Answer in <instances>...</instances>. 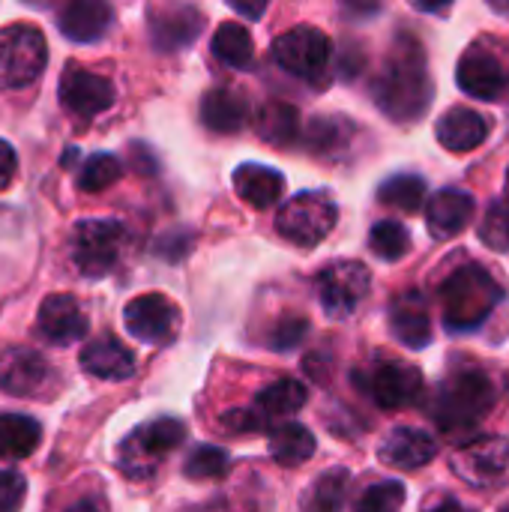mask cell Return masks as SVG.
Segmentation results:
<instances>
[{
    "label": "cell",
    "mask_w": 509,
    "mask_h": 512,
    "mask_svg": "<svg viewBox=\"0 0 509 512\" xmlns=\"http://www.w3.org/2000/svg\"><path fill=\"white\" fill-rule=\"evenodd\" d=\"M432 93L435 87H432L426 51L420 39L402 33L372 81V99L387 117H393L396 123H408V120H420L429 111Z\"/></svg>",
    "instance_id": "cell-1"
},
{
    "label": "cell",
    "mask_w": 509,
    "mask_h": 512,
    "mask_svg": "<svg viewBox=\"0 0 509 512\" xmlns=\"http://www.w3.org/2000/svg\"><path fill=\"white\" fill-rule=\"evenodd\" d=\"M495 384L483 369L462 366L453 375L441 381V387L432 396V420L438 423L441 432L459 435V432H474L495 408Z\"/></svg>",
    "instance_id": "cell-2"
},
{
    "label": "cell",
    "mask_w": 509,
    "mask_h": 512,
    "mask_svg": "<svg viewBox=\"0 0 509 512\" xmlns=\"http://www.w3.org/2000/svg\"><path fill=\"white\" fill-rule=\"evenodd\" d=\"M438 300L444 312V327L450 333H471L489 321L495 306L504 300V288L486 267L465 264L444 279Z\"/></svg>",
    "instance_id": "cell-3"
},
{
    "label": "cell",
    "mask_w": 509,
    "mask_h": 512,
    "mask_svg": "<svg viewBox=\"0 0 509 512\" xmlns=\"http://www.w3.org/2000/svg\"><path fill=\"white\" fill-rule=\"evenodd\" d=\"M186 438V426L174 417H159L138 426L120 447H117V468L129 480H150L165 456L177 450Z\"/></svg>",
    "instance_id": "cell-4"
},
{
    "label": "cell",
    "mask_w": 509,
    "mask_h": 512,
    "mask_svg": "<svg viewBox=\"0 0 509 512\" xmlns=\"http://www.w3.org/2000/svg\"><path fill=\"white\" fill-rule=\"evenodd\" d=\"M126 249V228L117 219H84L72 231L69 255L81 276L102 279L108 276Z\"/></svg>",
    "instance_id": "cell-5"
},
{
    "label": "cell",
    "mask_w": 509,
    "mask_h": 512,
    "mask_svg": "<svg viewBox=\"0 0 509 512\" xmlns=\"http://www.w3.org/2000/svg\"><path fill=\"white\" fill-rule=\"evenodd\" d=\"M48 66V45L39 27L9 24L0 30V90L30 87Z\"/></svg>",
    "instance_id": "cell-6"
},
{
    "label": "cell",
    "mask_w": 509,
    "mask_h": 512,
    "mask_svg": "<svg viewBox=\"0 0 509 512\" xmlns=\"http://www.w3.org/2000/svg\"><path fill=\"white\" fill-rule=\"evenodd\" d=\"M339 219V207L327 192H300L276 216V231L294 246H318Z\"/></svg>",
    "instance_id": "cell-7"
},
{
    "label": "cell",
    "mask_w": 509,
    "mask_h": 512,
    "mask_svg": "<svg viewBox=\"0 0 509 512\" xmlns=\"http://www.w3.org/2000/svg\"><path fill=\"white\" fill-rule=\"evenodd\" d=\"M450 468L471 489L498 492L509 483V441L501 435L477 438L474 444L453 453Z\"/></svg>",
    "instance_id": "cell-8"
},
{
    "label": "cell",
    "mask_w": 509,
    "mask_h": 512,
    "mask_svg": "<svg viewBox=\"0 0 509 512\" xmlns=\"http://www.w3.org/2000/svg\"><path fill=\"white\" fill-rule=\"evenodd\" d=\"M315 285H318L321 309L330 318H351L360 309V303L369 297L372 273L360 261H333L318 273Z\"/></svg>",
    "instance_id": "cell-9"
},
{
    "label": "cell",
    "mask_w": 509,
    "mask_h": 512,
    "mask_svg": "<svg viewBox=\"0 0 509 512\" xmlns=\"http://www.w3.org/2000/svg\"><path fill=\"white\" fill-rule=\"evenodd\" d=\"M330 54H333V45H330V36L318 27H309V24H300V27H291L285 33L276 36L273 42V57L276 63L297 75V78H318L327 63H330Z\"/></svg>",
    "instance_id": "cell-10"
},
{
    "label": "cell",
    "mask_w": 509,
    "mask_h": 512,
    "mask_svg": "<svg viewBox=\"0 0 509 512\" xmlns=\"http://www.w3.org/2000/svg\"><path fill=\"white\" fill-rule=\"evenodd\" d=\"M123 324L129 336L147 345H171L180 333L183 315L174 300L165 294H141L126 303L123 309Z\"/></svg>",
    "instance_id": "cell-11"
},
{
    "label": "cell",
    "mask_w": 509,
    "mask_h": 512,
    "mask_svg": "<svg viewBox=\"0 0 509 512\" xmlns=\"http://www.w3.org/2000/svg\"><path fill=\"white\" fill-rule=\"evenodd\" d=\"M54 384V369L36 348H6L0 354V390L18 399H36Z\"/></svg>",
    "instance_id": "cell-12"
},
{
    "label": "cell",
    "mask_w": 509,
    "mask_h": 512,
    "mask_svg": "<svg viewBox=\"0 0 509 512\" xmlns=\"http://www.w3.org/2000/svg\"><path fill=\"white\" fill-rule=\"evenodd\" d=\"M372 402L384 411H402V408H411L420 393H423V375L420 369L408 366V363H399V360H387L381 363L369 378H363L360 384Z\"/></svg>",
    "instance_id": "cell-13"
},
{
    "label": "cell",
    "mask_w": 509,
    "mask_h": 512,
    "mask_svg": "<svg viewBox=\"0 0 509 512\" xmlns=\"http://www.w3.org/2000/svg\"><path fill=\"white\" fill-rule=\"evenodd\" d=\"M60 105L75 114V117H96L114 105V84L111 78L81 69V66H66L60 75Z\"/></svg>",
    "instance_id": "cell-14"
},
{
    "label": "cell",
    "mask_w": 509,
    "mask_h": 512,
    "mask_svg": "<svg viewBox=\"0 0 509 512\" xmlns=\"http://www.w3.org/2000/svg\"><path fill=\"white\" fill-rule=\"evenodd\" d=\"M456 84L474 99L495 102L509 90V75L495 51L486 45H471L456 66Z\"/></svg>",
    "instance_id": "cell-15"
},
{
    "label": "cell",
    "mask_w": 509,
    "mask_h": 512,
    "mask_svg": "<svg viewBox=\"0 0 509 512\" xmlns=\"http://www.w3.org/2000/svg\"><path fill=\"white\" fill-rule=\"evenodd\" d=\"M90 321L72 294H51L36 312V333L48 345H75L87 336Z\"/></svg>",
    "instance_id": "cell-16"
},
{
    "label": "cell",
    "mask_w": 509,
    "mask_h": 512,
    "mask_svg": "<svg viewBox=\"0 0 509 512\" xmlns=\"http://www.w3.org/2000/svg\"><path fill=\"white\" fill-rule=\"evenodd\" d=\"M438 456V441L423 432V429H411V426H399L393 429L381 447H378V459L396 471H417L426 468L432 459Z\"/></svg>",
    "instance_id": "cell-17"
},
{
    "label": "cell",
    "mask_w": 509,
    "mask_h": 512,
    "mask_svg": "<svg viewBox=\"0 0 509 512\" xmlns=\"http://www.w3.org/2000/svg\"><path fill=\"white\" fill-rule=\"evenodd\" d=\"M81 369L102 381H126L135 375V354L114 336H96L81 348Z\"/></svg>",
    "instance_id": "cell-18"
},
{
    "label": "cell",
    "mask_w": 509,
    "mask_h": 512,
    "mask_svg": "<svg viewBox=\"0 0 509 512\" xmlns=\"http://www.w3.org/2000/svg\"><path fill=\"white\" fill-rule=\"evenodd\" d=\"M114 21V12L102 0H72L57 12V27L72 42H99Z\"/></svg>",
    "instance_id": "cell-19"
},
{
    "label": "cell",
    "mask_w": 509,
    "mask_h": 512,
    "mask_svg": "<svg viewBox=\"0 0 509 512\" xmlns=\"http://www.w3.org/2000/svg\"><path fill=\"white\" fill-rule=\"evenodd\" d=\"M492 132V120L474 108H450L447 114H441L435 135L438 141L453 150V153H471L477 150Z\"/></svg>",
    "instance_id": "cell-20"
},
{
    "label": "cell",
    "mask_w": 509,
    "mask_h": 512,
    "mask_svg": "<svg viewBox=\"0 0 509 512\" xmlns=\"http://www.w3.org/2000/svg\"><path fill=\"white\" fill-rule=\"evenodd\" d=\"M204 27V15L192 6L159 9L150 15V39L159 51H180L198 39Z\"/></svg>",
    "instance_id": "cell-21"
},
{
    "label": "cell",
    "mask_w": 509,
    "mask_h": 512,
    "mask_svg": "<svg viewBox=\"0 0 509 512\" xmlns=\"http://www.w3.org/2000/svg\"><path fill=\"white\" fill-rule=\"evenodd\" d=\"M390 330L393 336L411 348V351H420L432 342V318L426 312V303L417 291L399 297L390 309Z\"/></svg>",
    "instance_id": "cell-22"
},
{
    "label": "cell",
    "mask_w": 509,
    "mask_h": 512,
    "mask_svg": "<svg viewBox=\"0 0 509 512\" xmlns=\"http://www.w3.org/2000/svg\"><path fill=\"white\" fill-rule=\"evenodd\" d=\"M474 216V198L462 189H441L429 201V231L438 240H450L468 228Z\"/></svg>",
    "instance_id": "cell-23"
},
{
    "label": "cell",
    "mask_w": 509,
    "mask_h": 512,
    "mask_svg": "<svg viewBox=\"0 0 509 512\" xmlns=\"http://www.w3.org/2000/svg\"><path fill=\"white\" fill-rule=\"evenodd\" d=\"M231 180H234V192H237L246 204H252V207H258V210L273 207V204L282 198V192H285V177H282V171H276V168H270V165H258V162L240 165V168L234 171Z\"/></svg>",
    "instance_id": "cell-24"
},
{
    "label": "cell",
    "mask_w": 509,
    "mask_h": 512,
    "mask_svg": "<svg viewBox=\"0 0 509 512\" xmlns=\"http://www.w3.org/2000/svg\"><path fill=\"white\" fill-rule=\"evenodd\" d=\"M201 123L210 132H222V135H231V132L243 129V123H246V99L240 93L228 90V87L210 90L201 99Z\"/></svg>",
    "instance_id": "cell-25"
},
{
    "label": "cell",
    "mask_w": 509,
    "mask_h": 512,
    "mask_svg": "<svg viewBox=\"0 0 509 512\" xmlns=\"http://www.w3.org/2000/svg\"><path fill=\"white\" fill-rule=\"evenodd\" d=\"M42 441V429L27 414H0V462L27 459Z\"/></svg>",
    "instance_id": "cell-26"
},
{
    "label": "cell",
    "mask_w": 509,
    "mask_h": 512,
    "mask_svg": "<svg viewBox=\"0 0 509 512\" xmlns=\"http://www.w3.org/2000/svg\"><path fill=\"white\" fill-rule=\"evenodd\" d=\"M309 393L300 381L294 378H282L270 387H264L258 396H255V405L252 411L261 417V420H276V417H291L297 414L303 405H306Z\"/></svg>",
    "instance_id": "cell-27"
},
{
    "label": "cell",
    "mask_w": 509,
    "mask_h": 512,
    "mask_svg": "<svg viewBox=\"0 0 509 512\" xmlns=\"http://www.w3.org/2000/svg\"><path fill=\"white\" fill-rule=\"evenodd\" d=\"M270 453L282 468H297L315 456V435L300 423H282L270 435Z\"/></svg>",
    "instance_id": "cell-28"
},
{
    "label": "cell",
    "mask_w": 509,
    "mask_h": 512,
    "mask_svg": "<svg viewBox=\"0 0 509 512\" xmlns=\"http://www.w3.org/2000/svg\"><path fill=\"white\" fill-rule=\"evenodd\" d=\"M213 57L222 60L225 66L234 69H246L255 57V45H252V33L240 24V21H225L219 24V30L213 33Z\"/></svg>",
    "instance_id": "cell-29"
},
{
    "label": "cell",
    "mask_w": 509,
    "mask_h": 512,
    "mask_svg": "<svg viewBox=\"0 0 509 512\" xmlns=\"http://www.w3.org/2000/svg\"><path fill=\"white\" fill-rule=\"evenodd\" d=\"M348 471L345 468H330L324 471L303 495L300 512H342L345 492H348Z\"/></svg>",
    "instance_id": "cell-30"
},
{
    "label": "cell",
    "mask_w": 509,
    "mask_h": 512,
    "mask_svg": "<svg viewBox=\"0 0 509 512\" xmlns=\"http://www.w3.org/2000/svg\"><path fill=\"white\" fill-rule=\"evenodd\" d=\"M297 126H300L297 108H291V105H285V102H270V105H264L261 114H258V123H255L258 135L267 138V141H273L276 147L291 144V141L297 138Z\"/></svg>",
    "instance_id": "cell-31"
},
{
    "label": "cell",
    "mask_w": 509,
    "mask_h": 512,
    "mask_svg": "<svg viewBox=\"0 0 509 512\" xmlns=\"http://www.w3.org/2000/svg\"><path fill=\"white\" fill-rule=\"evenodd\" d=\"M426 180L420 174H396L390 177L387 183H381L378 189V201L381 204H390L396 210H405V213H414L420 210L423 198H426Z\"/></svg>",
    "instance_id": "cell-32"
},
{
    "label": "cell",
    "mask_w": 509,
    "mask_h": 512,
    "mask_svg": "<svg viewBox=\"0 0 509 512\" xmlns=\"http://www.w3.org/2000/svg\"><path fill=\"white\" fill-rule=\"evenodd\" d=\"M123 174V165L117 156L111 153H93L81 162L78 174H75V186L81 192H102L108 186H114Z\"/></svg>",
    "instance_id": "cell-33"
},
{
    "label": "cell",
    "mask_w": 509,
    "mask_h": 512,
    "mask_svg": "<svg viewBox=\"0 0 509 512\" xmlns=\"http://www.w3.org/2000/svg\"><path fill=\"white\" fill-rule=\"evenodd\" d=\"M369 249L381 258V261H399L408 255L411 249V234L402 222L396 219H384L372 228L369 234Z\"/></svg>",
    "instance_id": "cell-34"
},
{
    "label": "cell",
    "mask_w": 509,
    "mask_h": 512,
    "mask_svg": "<svg viewBox=\"0 0 509 512\" xmlns=\"http://www.w3.org/2000/svg\"><path fill=\"white\" fill-rule=\"evenodd\" d=\"M228 465H231V459H228V453H225L222 447L201 444V447H195V450L186 456L183 474H186L189 480H216V477H222V474L228 471Z\"/></svg>",
    "instance_id": "cell-35"
},
{
    "label": "cell",
    "mask_w": 509,
    "mask_h": 512,
    "mask_svg": "<svg viewBox=\"0 0 509 512\" xmlns=\"http://www.w3.org/2000/svg\"><path fill=\"white\" fill-rule=\"evenodd\" d=\"M405 495H408L405 486L396 483V480L375 483V486H369V489L360 495L354 512H402V507H405Z\"/></svg>",
    "instance_id": "cell-36"
},
{
    "label": "cell",
    "mask_w": 509,
    "mask_h": 512,
    "mask_svg": "<svg viewBox=\"0 0 509 512\" xmlns=\"http://www.w3.org/2000/svg\"><path fill=\"white\" fill-rule=\"evenodd\" d=\"M480 240L495 252H509V201H495L486 210L480 222Z\"/></svg>",
    "instance_id": "cell-37"
},
{
    "label": "cell",
    "mask_w": 509,
    "mask_h": 512,
    "mask_svg": "<svg viewBox=\"0 0 509 512\" xmlns=\"http://www.w3.org/2000/svg\"><path fill=\"white\" fill-rule=\"evenodd\" d=\"M354 126L345 117H318L309 126V141L315 150H339L345 144V135H351Z\"/></svg>",
    "instance_id": "cell-38"
},
{
    "label": "cell",
    "mask_w": 509,
    "mask_h": 512,
    "mask_svg": "<svg viewBox=\"0 0 509 512\" xmlns=\"http://www.w3.org/2000/svg\"><path fill=\"white\" fill-rule=\"evenodd\" d=\"M306 330H309L306 318L285 315V318H282V321H279V324L270 330L267 342H270V348H276V351H291V348H297V345L303 342Z\"/></svg>",
    "instance_id": "cell-39"
},
{
    "label": "cell",
    "mask_w": 509,
    "mask_h": 512,
    "mask_svg": "<svg viewBox=\"0 0 509 512\" xmlns=\"http://www.w3.org/2000/svg\"><path fill=\"white\" fill-rule=\"evenodd\" d=\"M27 498V480L18 471L0 468V512H21Z\"/></svg>",
    "instance_id": "cell-40"
},
{
    "label": "cell",
    "mask_w": 509,
    "mask_h": 512,
    "mask_svg": "<svg viewBox=\"0 0 509 512\" xmlns=\"http://www.w3.org/2000/svg\"><path fill=\"white\" fill-rule=\"evenodd\" d=\"M15 171H18V156L12 150V144L0 138V192H6L12 186Z\"/></svg>",
    "instance_id": "cell-41"
},
{
    "label": "cell",
    "mask_w": 509,
    "mask_h": 512,
    "mask_svg": "<svg viewBox=\"0 0 509 512\" xmlns=\"http://www.w3.org/2000/svg\"><path fill=\"white\" fill-rule=\"evenodd\" d=\"M432 512H477V510H471V507H465V504H459V501L447 498V501H441L438 507H432Z\"/></svg>",
    "instance_id": "cell-42"
},
{
    "label": "cell",
    "mask_w": 509,
    "mask_h": 512,
    "mask_svg": "<svg viewBox=\"0 0 509 512\" xmlns=\"http://www.w3.org/2000/svg\"><path fill=\"white\" fill-rule=\"evenodd\" d=\"M231 9H237V12L249 15V18H258V15L264 12V3H258V6H246V3H231Z\"/></svg>",
    "instance_id": "cell-43"
},
{
    "label": "cell",
    "mask_w": 509,
    "mask_h": 512,
    "mask_svg": "<svg viewBox=\"0 0 509 512\" xmlns=\"http://www.w3.org/2000/svg\"><path fill=\"white\" fill-rule=\"evenodd\" d=\"M66 512H102V510H99L93 501H78V504H72Z\"/></svg>",
    "instance_id": "cell-44"
},
{
    "label": "cell",
    "mask_w": 509,
    "mask_h": 512,
    "mask_svg": "<svg viewBox=\"0 0 509 512\" xmlns=\"http://www.w3.org/2000/svg\"><path fill=\"white\" fill-rule=\"evenodd\" d=\"M189 512H225V510H219V507H201V510H189Z\"/></svg>",
    "instance_id": "cell-45"
},
{
    "label": "cell",
    "mask_w": 509,
    "mask_h": 512,
    "mask_svg": "<svg viewBox=\"0 0 509 512\" xmlns=\"http://www.w3.org/2000/svg\"><path fill=\"white\" fill-rule=\"evenodd\" d=\"M507 186H509V171H507Z\"/></svg>",
    "instance_id": "cell-46"
},
{
    "label": "cell",
    "mask_w": 509,
    "mask_h": 512,
    "mask_svg": "<svg viewBox=\"0 0 509 512\" xmlns=\"http://www.w3.org/2000/svg\"><path fill=\"white\" fill-rule=\"evenodd\" d=\"M501 512H509V507H507V510H501Z\"/></svg>",
    "instance_id": "cell-47"
}]
</instances>
